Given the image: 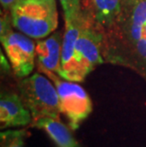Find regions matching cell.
<instances>
[{"mask_svg": "<svg viewBox=\"0 0 146 147\" xmlns=\"http://www.w3.org/2000/svg\"><path fill=\"white\" fill-rule=\"evenodd\" d=\"M40 71L46 75L56 87L61 112L67 118L69 127L72 130L78 129L81 123L92 112L93 105L89 95L75 82L63 80V78L51 71Z\"/></svg>", "mask_w": 146, "mask_h": 147, "instance_id": "obj_4", "label": "cell"}, {"mask_svg": "<svg viewBox=\"0 0 146 147\" xmlns=\"http://www.w3.org/2000/svg\"><path fill=\"white\" fill-rule=\"evenodd\" d=\"M125 0H89L90 11L96 23L104 32L116 25Z\"/></svg>", "mask_w": 146, "mask_h": 147, "instance_id": "obj_10", "label": "cell"}, {"mask_svg": "<svg viewBox=\"0 0 146 147\" xmlns=\"http://www.w3.org/2000/svg\"><path fill=\"white\" fill-rule=\"evenodd\" d=\"M30 123H32V113L24 105L19 94L3 91L0 98L1 129L27 126Z\"/></svg>", "mask_w": 146, "mask_h": 147, "instance_id": "obj_8", "label": "cell"}, {"mask_svg": "<svg viewBox=\"0 0 146 147\" xmlns=\"http://www.w3.org/2000/svg\"><path fill=\"white\" fill-rule=\"evenodd\" d=\"M80 24H65L66 32L63 37L61 72L59 75L65 80L75 83L83 82L88 75L80 65L76 54V42L80 33Z\"/></svg>", "mask_w": 146, "mask_h": 147, "instance_id": "obj_7", "label": "cell"}, {"mask_svg": "<svg viewBox=\"0 0 146 147\" xmlns=\"http://www.w3.org/2000/svg\"><path fill=\"white\" fill-rule=\"evenodd\" d=\"M32 123V126L44 130L57 147H80L70 130L59 119L41 118Z\"/></svg>", "mask_w": 146, "mask_h": 147, "instance_id": "obj_11", "label": "cell"}, {"mask_svg": "<svg viewBox=\"0 0 146 147\" xmlns=\"http://www.w3.org/2000/svg\"><path fill=\"white\" fill-rule=\"evenodd\" d=\"M104 34V60L146 77V0H125L116 25Z\"/></svg>", "mask_w": 146, "mask_h": 147, "instance_id": "obj_1", "label": "cell"}, {"mask_svg": "<svg viewBox=\"0 0 146 147\" xmlns=\"http://www.w3.org/2000/svg\"><path fill=\"white\" fill-rule=\"evenodd\" d=\"M104 34L96 23L90 9H85L76 42V54L80 65L89 74L97 65L104 63Z\"/></svg>", "mask_w": 146, "mask_h": 147, "instance_id": "obj_5", "label": "cell"}, {"mask_svg": "<svg viewBox=\"0 0 146 147\" xmlns=\"http://www.w3.org/2000/svg\"><path fill=\"white\" fill-rule=\"evenodd\" d=\"M1 43L15 76L24 79L32 72L36 56L35 44L22 32H11L1 37Z\"/></svg>", "mask_w": 146, "mask_h": 147, "instance_id": "obj_6", "label": "cell"}, {"mask_svg": "<svg viewBox=\"0 0 146 147\" xmlns=\"http://www.w3.org/2000/svg\"><path fill=\"white\" fill-rule=\"evenodd\" d=\"M18 94L32 116V121L41 118L60 120V100L56 87L48 78L34 73L17 84Z\"/></svg>", "mask_w": 146, "mask_h": 147, "instance_id": "obj_3", "label": "cell"}, {"mask_svg": "<svg viewBox=\"0 0 146 147\" xmlns=\"http://www.w3.org/2000/svg\"><path fill=\"white\" fill-rule=\"evenodd\" d=\"M28 132L22 130H6L0 134V147H24Z\"/></svg>", "mask_w": 146, "mask_h": 147, "instance_id": "obj_13", "label": "cell"}, {"mask_svg": "<svg viewBox=\"0 0 146 147\" xmlns=\"http://www.w3.org/2000/svg\"><path fill=\"white\" fill-rule=\"evenodd\" d=\"M19 1H21V0H0L2 8L7 12H11V9L13 8Z\"/></svg>", "mask_w": 146, "mask_h": 147, "instance_id": "obj_14", "label": "cell"}, {"mask_svg": "<svg viewBox=\"0 0 146 147\" xmlns=\"http://www.w3.org/2000/svg\"><path fill=\"white\" fill-rule=\"evenodd\" d=\"M64 11L65 24H80L83 19L85 9L82 7L83 0H59Z\"/></svg>", "mask_w": 146, "mask_h": 147, "instance_id": "obj_12", "label": "cell"}, {"mask_svg": "<svg viewBox=\"0 0 146 147\" xmlns=\"http://www.w3.org/2000/svg\"><path fill=\"white\" fill-rule=\"evenodd\" d=\"M83 9H90L89 0H83Z\"/></svg>", "mask_w": 146, "mask_h": 147, "instance_id": "obj_15", "label": "cell"}, {"mask_svg": "<svg viewBox=\"0 0 146 147\" xmlns=\"http://www.w3.org/2000/svg\"><path fill=\"white\" fill-rule=\"evenodd\" d=\"M12 26L33 39H43L58 27L55 0H21L11 9Z\"/></svg>", "mask_w": 146, "mask_h": 147, "instance_id": "obj_2", "label": "cell"}, {"mask_svg": "<svg viewBox=\"0 0 146 147\" xmlns=\"http://www.w3.org/2000/svg\"><path fill=\"white\" fill-rule=\"evenodd\" d=\"M62 46L63 38L60 32H55L48 38L37 42L35 51L39 70H48L60 75Z\"/></svg>", "mask_w": 146, "mask_h": 147, "instance_id": "obj_9", "label": "cell"}]
</instances>
